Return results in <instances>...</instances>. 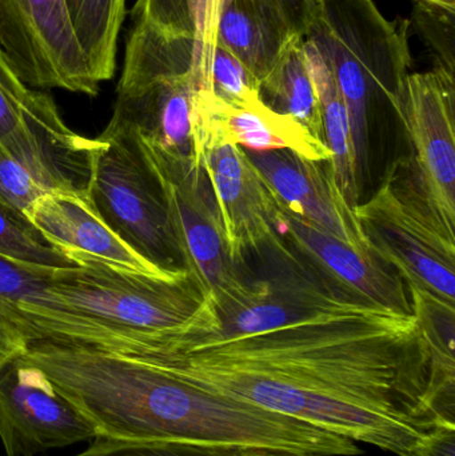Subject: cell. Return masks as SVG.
<instances>
[{
  "mask_svg": "<svg viewBox=\"0 0 455 456\" xmlns=\"http://www.w3.org/2000/svg\"><path fill=\"white\" fill-rule=\"evenodd\" d=\"M3 456H7V455H3Z\"/></svg>",
  "mask_w": 455,
  "mask_h": 456,
  "instance_id": "35",
  "label": "cell"
},
{
  "mask_svg": "<svg viewBox=\"0 0 455 456\" xmlns=\"http://www.w3.org/2000/svg\"><path fill=\"white\" fill-rule=\"evenodd\" d=\"M288 26L299 37H306L325 10V0H272Z\"/></svg>",
  "mask_w": 455,
  "mask_h": 456,
  "instance_id": "31",
  "label": "cell"
},
{
  "mask_svg": "<svg viewBox=\"0 0 455 456\" xmlns=\"http://www.w3.org/2000/svg\"><path fill=\"white\" fill-rule=\"evenodd\" d=\"M408 289L432 358L433 383L445 401L455 403V305L416 286Z\"/></svg>",
  "mask_w": 455,
  "mask_h": 456,
  "instance_id": "22",
  "label": "cell"
},
{
  "mask_svg": "<svg viewBox=\"0 0 455 456\" xmlns=\"http://www.w3.org/2000/svg\"><path fill=\"white\" fill-rule=\"evenodd\" d=\"M0 144L48 190H85L93 139L61 119L48 94L29 87L0 47Z\"/></svg>",
  "mask_w": 455,
  "mask_h": 456,
  "instance_id": "9",
  "label": "cell"
},
{
  "mask_svg": "<svg viewBox=\"0 0 455 456\" xmlns=\"http://www.w3.org/2000/svg\"><path fill=\"white\" fill-rule=\"evenodd\" d=\"M24 218L64 255L67 251L85 252L155 278L181 279L190 273L158 267L136 252L104 222L87 190H50L32 203Z\"/></svg>",
  "mask_w": 455,
  "mask_h": 456,
  "instance_id": "17",
  "label": "cell"
},
{
  "mask_svg": "<svg viewBox=\"0 0 455 456\" xmlns=\"http://www.w3.org/2000/svg\"><path fill=\"white\" fill-rule=\"evenodd\" d=\"M139 358L198 387L397 456H410L435 426L455 425V406L433 383L418 319L369 303Z\"/></svg>",
  "mask_w": 455,
  "mask_h": 456,
  "instance_id": "1",
  "label": "cell"
},
{
  "mask_svg": "<svg viewBox=\"0 0 455 456\" xmlns=\"http://www.w3.org/2000/svg\"><path fill=\"white\" fill-rule=\"evenodd\" d=\"M417 2L429 3V4L438 5L451 12H455V0H417Z\"/></svg>",
  "mask_w": 455,
  "mask_h": 456,
  "instance_id": "34",
  "label": "cell"
},
{
  "mask_svg": "<svg viewBox=\"0 0 455 456\" xmlns=\"http://www.w3.org/2000/svg\"><path fill=\"white\" fill-rule=\"evenodd\" d=\"M393 109L405 126L422 189L455 233V79L437 72L409 74Z\"/></svg>",
  "mask_w": 455,
  "mask_h": 456,
  "instance_id": "11",
  "label": "cell"
},
{
  "mask_svg": "<svg viewBox=\"0 0 455 456\" xmlns=\"http://www.w3.org/2000/svg\"><path fill=\"white\" fill-rule=\"evenodd\" d=\"M93 79H112L127 0H64Z\"/></svg>",
  "mask_w": 455,
  "mask_h": 456,
  "instance_id": "20",
  "label": "cell"
},
{
  "mask_svg": "<svg viewBox=\"0 0 455 456\" xmlns=\"http://www.w3.org/2000/svg\"><path fill=\"white\" fill-rule=\"evenodd\" d=\"M34 334L15 305L0 297V371L26 354Z\"/></svg>",
  "mask_w": 455,
  "mask_h": 456,
  "instance_id": "30",
  "label": "cell"
},
{
  "mask_svg": "<svg viewBox=\"0 0 455 456\" xmlns=\"http://www.w3.org/2000/svg\"><path fill=\"white\" fill-rule=\"evenodd\" d=\"M85 190L104 222L136 252L165 270H186L162 190L130 127L111 119L93 139Z\"/></svg>",
  "mask_w": 455,
  "mask_h": 456,
  "instance_id": "6",
  "label": "cell"
},
{
  "mask_svg": "<svg viewBox=\"0 0 455 456\" xmlns=\"http://www.w3.org/2000/svg\"><path fill=\"white\" fill-rule=\"evenodd\" d=\"M98 436L93 423L37 367L19 358L0 371V441L7 456H34Z\"/></svg>",
  "mask_w": 455,
  "mask_h": 456,
  "instance_id": "12",
  "label": "cell"
},
{
  "mask_svg": "<svg viewBox=\"0 0 455 456\" xmlns=\"http://www.w3.org/2000/svg\"><path fill=\"white\" fill-rule=\"evenodd\" d=\"M227 0H187L192 26L191 75L197 91L214 93L211 67L218 45V24Z\"/></svg>",
  "mask_w": 455,
  "mask_h": 456,
  "instance_id": "25",
  "label": "cell"
},
{
  "mask_svg": "<svg viewBox=\"0 0 455 456\" xmlns=\"http://www.w3.org/2000/svg\"><path fill=\"white\" fill-rule=\"evenodd\" d=\"M301 47L307 72L320 102L323 134L331 152L334 175L345 200L352 210H355L360 205L362 187L358 179L346 106L339 93L333 69L318 45L309 37H304Z\"/></svg>",
  "mask_w": 455,
  "mask_h": 456,
  "instance_id": "19",
  "label": "cell"
},
{
  "mask_svg": "<svg viewBox=\"0 0 455 456\" xmlns=\"http://www.w3.org/2000/svg\"><path fill=\"white\" fill-rule=\"evenodd\" d=\"M246 152L286 210L363 256L378 259L337 183L331 162H313L288 150Z\"/></svg>",
  "mask_w": 455,
  "mask_h": 456,
  "instance_id": "15",
  "label": "cell"
},
{
  "mask_svg": "<svg viewBox=\"0 0 455 456\" xmlns=\"http://www.w3.org/2000/svg\"><path fill=\"white\" fill-rule=\"evenodd\" d=\"M211 83L214 94L232 106H242L262 98L258 82L238 58L219 43L214 53Z\"/></svg>",
  "mask_w": 455,
  "mask_h": 456,
  "instance_id": "28",
  "label": "cell"
},
{
  "mask_svg": "<svg viewBox=\"0 0 455 456\" xmlns=\"http://www.w3.org/2000/svg\"><path fill=\"white\" fill-rule=\"evenodd\" d=\"M0 254L45 267L74 265L63 252L50 246L21 214L0 200Z\"/></svg>",
  "mask_w": 455,
  "mask_h": 456,
  "instance_id": "24",
  "label": "cell"
},
{
  "mask_svg": "<svg viewBox=\"0 0 455 456\" xmlns=\"http://www.w3.org/2000/svg\"><path fill=\"white\" fill-rule=\"evenodd\" d=\"M237 452L179 442L126 441L96 436L90 447L77 456H235Z\"/></svg>",
  "mask_w": 455,
  "mask_h": 456,
  "instance_id": "27",
  "label": "cell"
},
{
  "mask_svg": "<svg viewBox=\"0 0 455 456\" xmlns=\"http://www.w3.org/2000/svg\"><path fill=\"white\" fill-rule=\"evenodd\" d=\"M133 133L162 190L184 268L214 305L240 297L248 281L227 254L218 208L205 170L195 165L192 157L160 149L135 130Z\"/></svg>",
  "mask_w": 455,
  "mask_h": 456,
  "instance_id": "7",
  "label": "cell"
},
{
  "mask_svg": "<svg viewBox=\"0 0 455 456\" xmlns=\"http://www.w3.org/2000/svg\"><path fill=\"white\" fill-rule=\"evenodd\" d=\"M301 45L302 39H298L288 45L261 83V93L264 91L272 99V110L290 115L313 136L326 143L320 102L305 64Z\"/></svg>",
  "mask_w": 455,
  "mask_h": 456,
  "instance_id": "21",
  "label": "cell"
},
{
  "mask_svg": "<svg viewBox=\"0 0 455 456\" xmlns=\"http://www.w3.org/2000/svg\"><path fill=\"white\" fill-rule=\"evenodd\" d=\"M20 358L50 379L98 436L320 456L363 452L352 439L198 387L139 356L35 340Z\"/></svg>",
  "mask_w": 455,
  "mask_h": 456,
  "instance_id": "2",
  "label": "cell"
},
{
  "mask_svg": "<svg viewBox=\"0 0 455 456\" xmlns=\"http://www.w3.org/2000/svg\"><path fill=\"white\" fill-rule=\"evenodd\" d=\"M304 39L291 31L272 0H227L218 24V43L261 83L288 45Z\"/></svg>",
  "mask_w": 455,
  "mask_h": 456,
  "instance_id": "18",
  "label": "cell"
},
{
  "mask_svg": "<svg viewBox=\"0 0 455 456\" xmlns=\"http://www.w3.org/2000/svg\"><path fill=\"white\" fill-rule=\"evenodd\" d=\"M53 268L28 265L0 254V297L18 308L31 331L53 314L48 286Z\"/></svg>",
  "mask_w": 455,
  "mask_h": 456,
  "instance_id": "23",
  "label": "cell"
},
{
  "mask_svg": "<svg viewBox=\"0 0 455 456\" xmlns=\"http://www.w3.org/2000/svg\"><path fill=\"white\" fill-rule=\"evenodd\" d=\"M410 456H455V425H438L427 431Z\"/></svg>",
  "mask_w": 455,
  "mask_h": 456,
  "instance_id": "32",
  "label": "cell"
},
{
  "mask_svg": "<svg viewBox=\"0 0 455 456\" xmlns=\"http://www.w3.org/2000/svg\"><path fill=\"white\" fill-rule=\"evenodd\" d=\"M50 191L0 144V200L24 216L32 203Z\"/></svg>",
  "mask_w": 455,
  "mask_h": 456,
  "instance_id": "29",
  "label": "cell"
},
{
  "mask_svg": "<svg viewBox=\"0 0 455 456\" xmlns=\"http://www.w3.org/2000/svg\"><path fill=\"white\" fill-rule=\"evenodd\" d=\"M194 163L210 181L224 246L235 267L245 265L248 255L264 254L282 241L277 198L243 147L216 144L195 158Z\"/></svg>",
  "mask_w": 455,
  "mask_h": 456,
  "instance_id": "13",
  "label": "cell"
},
{
  "mask_svg": "<svg viewBox=\"0 0 455 456\" xmlns=\"http://www.w3.org/2000/svg\"><path fill=\"white\" fill-rule=\"evenodd\" d=\"M354 214L373 254L406 287L455 305V233L433 210L413 158L390 163L378 190Z\"/></svg>",
  "mask_w": 455,
  "mask_h": 456,
  "instance_id": "4",
  "label": "cell"
},
{
  "mask_svg": "<svg viewBox=\"0 0 455 456\" xmlns=\"http://www.w3.org/2000/svg\"><path fill=\"white\" fill-rule=\"evenodd\" d=\"M191 143L192 158L216 144L230 143L251 152L288 150L313 162H331L325 142L262 98L232 106L214 93L197 91L192 98Z\"/></svg>",
  "mask_w": 455,
  "mask_h": 456,
  "instance_id": "14",
  "label": "cell"
},
{
  "mask_svg": "<svg viewBox=\"0 0 455 456\" xmlns=\"http://www.w3.org/2000/svg\"><path fill=\"white\" fill-rule=\"evenodd\" d=\"M454 15L438 5L417 2L413 16L417 32L435 58V72L448 77H454L455 69Z\"/></svg>",
  "mask_w": 455,
  "mask_h": 456,
  "instance_id": "26",
  "label": "cell"
},
{
  "mask_svg": "<svg viewBox=\"0 0 455 456\" xmlns=\"http://www.w3.org/2000/svg\"><path fill=\"white\" fill-rule=\"evenodd\" d=\"M0 47L29 87L98 95L64 0H0Z\"/></svg>",
  "mask_w": 455,
  "mask_h": 456,
  "instance_id": "10",
  "label": "cell"
},
{
  "mask_svg": "<svg viewBox=\"0 0 455 456\" xmlns=\"http://www.w3.org/2000/svg\"><path fill=\"white\" fill-rule=\"evenodd\" d=\"M278 205V233L329 286L360 302L413 314L408 287L390 265L363 256Z\"/></svg>",
  "mask_w": 455,
  "mask_h": 456,
  "instance_id": "16",
  "label": "cell"
},
{
  "mask_svg": "<svg viewBox=\"0 0 455 456\" xmlns=\"http://www.w3.org/2000/svg\"><path fill=\"white\" fill-rule=\"evenodd\" d=\"M288 270L274 278L248 281L240 297L219 305L205 297L195 315L165 334L158 348L259 334L363 303L329 286L301 257Z\"/></svg>",
  "mask_w": 455,
  "mask_h": 456,
  "instance_id": "8",
  "label": "cell"
},
{
  "mask_svg": "<svg viewBox=\"0 0 455 456\" xmlns=\"http://www.w3.org/2000/svg\"><path fill=\"white\" fill-rule=\"evenodd\" d=\"M235 456H320L313 454H293V452H269V450H238Z\"/></svg>",
  "mask_w": 455,
  "mask_h": 456,
  "instance_id": "33",
  "label": "cell"
},
{
  "mask_svg": "<svg viewBox=\"0 0 455 456\" xmlns=\"http://www.w3.org/2000/svg\"><path fill=\"white\" fill-rule=\"evenodd\" d=\"M406 29L379 13L371 0H325V10L306 37L333 69L346 106L350 133L363 187L368 167L369 104L374 86L397 91L410 66Z\"/></svg>",
  "mask_w": 455,
  "mask_h": 456,
  "instance_id": "5",
  "label": "cell"
},
{
  "mask_svg": "<svg viewBox=\"0 0 455 456\" xmlns=\"http://www.w3.org/2000/svg\"><path fill=\"white\" fill-rule=\"evenodd\" d=\"M66 256L74 265L53 268L48 300L53 314L82 319L77 346L146 355L155 335L183 327L205 300L191 273L155 278L82 251H67Z\"/></svg>",
  "mask_w": 455,
  "mask_h": 456,
  "instance_id": "3",
  "label": "cell"
}]
</instances>
